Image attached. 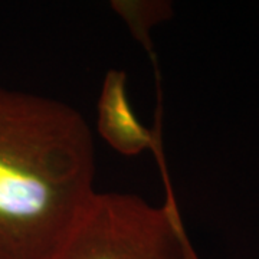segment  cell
Returning a JSON list of instances; mask_svg holds the SVG:
<instances>
[{
	"instance_id": "1",
	"label": "cell",
	"mask_w": 259,
	"mask_h": 259,
	"mask_svg": "<svg viewBox=\"0 0 259 259\" xmlns=\"http://www.w3.org/2000/svg\"><path fill=\"white\" fill-rule=\"evenodd\" d=\"M95 146L81 112L0 87V259H54L93 202Z\"/></svg>"
},
{
	"instance_id": "2",
	"label": "cell",
	"mask_w": 259,
	"mask_h": 259,
	"mask_svg": "<svg viewBox=\"0 0 259 259\" xmlns=\"http://www.w3.org/2000/svg\"><path fill=\"white\" fill-rule=\"evenodd\" d=\"M54 259H199L177 204L97 192Z\"/></svg>"
},
{
	"instance_id": "3",
	"label": "cell",
	"mask_w": 259,
	"mask_h": 259,
	"mask_svg": "<svg viewBox=\"0 0 259 259\" xmlns=\"http://www.w3.org/2000/svg\"><path fill=\"white\" fill-rule=\"evenodd\" d=\"M100 136L122 156H137L151 150L158 156L163 168L164 157L160 133L146 128L136 117L127 95V75L120 69H110L102 82L98 100Z\"/></svg>"
},
{
	"instance_id": "4",
	"label": "cell",
	"mask_w": 259,
	"mask_h": 259,
	"mask_svg": "<svg viewBox=\"0 0 259 259\" xmlns=\"http://www.w3.org/2000/svg\"><path fill=\"white\" fill-rule=\"evenodd\" d=\"M112 10L120 16L130 32L151 54V30L158 23L171 18L173 8L168 2H144V0H120L112 2Z\"/></svg>"
}]
</instances>
